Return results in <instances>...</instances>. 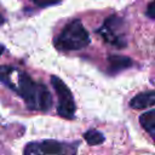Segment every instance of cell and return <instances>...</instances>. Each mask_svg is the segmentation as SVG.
Listing matches in <instances>:
<instances>
[{
	"label": "cell",
	"instance_id": "1",
	"mask_svg": "<svg viewBox=\"0 0 155 155\" xmlns=\"http://www.w3.org/2000/svg\"><path fill=\"white\" fill-rule=\"evenodd\" d=\"M0 82L15 91L29 110L47 111L52 107V96L47 87L34 81L24 71L10 65H0Z\"/></svg>",
	"mask_w": 155,
	"mask_h": 155
},
{
	"label": "cell",
	"instance_id": "2",
	"mask_svg": "<svg viewBox=\"0 0 155 155\" xmlns=\"http://www.w3.org/2000/svg\"><path fill=\"white\" fill-rule=\"evenodd\" d=\"M90 34L79 19H74L65 24L54 39V47L59 51H78L90 44Z\"/></svg>",
	"mask_w": 155,
	"mask_h": 155
},
{
	"label": "cell",
	"instance_id": "7",
	"mask_svg": "<svg viewBox=\"0 0 155 155\" xmlns=\"http://www.w3.org/2000/svg\"><path fill=\"white\" fill-rule=\"evenodd\" d=\"M139 122L142 127L150 134V137L154 139L155 137V110L150 109L149 111H145L139 116Z\"/></svg>",
	"mask_w": 155,
	"mask_h": 155
},
{
	"label": "cell",
	"instance_id": "3",
	"mask_svg": "<svg viewBox=\"0 0 155 155\" xmlns=\"http://www.w3.org/2000/svg\"><path fill=\"white\" fill-rule=\"evenodd\" d=\"M102 40L116 48H124L127 45L126 38V22L117 15L109 16L103 24L96 30Z\"/></svg>",
	"mask_w": 155,
	"mask_h": 155
},
{
	"label": "cell",
	"instance_id": "10",
	"mask_svg": "<svg viewBox=\"0 0 155 155\" xmlns=\"http://www.w3.org/2000/svg\"><path fill=\"white\" fill-rule=\"evenodd\" d=\"M35 5L40 6V7H46V6H52L58 4L61 0H33Z\"/></svg>",
	"mask_w": 155,
	"mask_h": 155
},
{
	"label": "cell",
	"instance_id": "5",
	"mask_svg": "<svg viewBox=\"0 0 155 155\" xmlns=\"http://www.w3.org/2000/svg\"><path fill=\"white\" fill-rule=\"evenodd\" d=\"M133 65V62L130 57L121 54H111L108 57V73L117 74L125 69H128Z\"/></svg>",
	"mask_w": 155,
	"mask_h": 155
},
{
	"label": "cell",
	"instance_id": "9",
	"mask_svg": "<svg viewBox=\"0 0 155 155\" xmlns=\"http://www.w3.org/2000/svg\"><path fill=\"white\" fill-rule=\"evenodd\" d=\"M23 155H45V154H42V153L36 148L35 142H33V143L27 144V147L24 148Z\"/></svg>",
	"mask_w": 155,
	"mask_h": 155
},
{
	"label": "cell",
	"instance_id": "8",
	"mask_svg": "<svg viewBox=\"0 0 155 155\" xmlns=\"http://www.w3.org/2000/svg\"><path fill=\"white\" fill-rule=\"evenodd\" d=\"M84 139L87 142L88 145H98L104 142V136L102 132L97 130H88L87 132L84 133Z\"/></svg>",
	"mask_w": 155,
	"mask_h": 155
},
{
	"label": "cell",
	"instance_id": "12",
	"mask_svg": "<svg viewBox=\"0 0 155 155\" xmlns=\"http://www.w3.org/2000/svg\"><path fill=\"white\" fill-rule=\"evenodd\" d=\"M4 51H5V47H4V45H1V44H0V56L2 54V52H4Z\"/></svg>",
	"mask_w": 155,
	"mask_h": 155
},
{
	"label": "cell",
	"instance_id": "13",
	"mask_svg": "<svg viewBox=\"0 0 155 155\" xmlns=\"http://www.w3.org/2000/svg\"><path fill=\"white\" fill-rule=\"evenodd\" d=\"M4 22H5V18H4V17H2L1 15H0V25H1V24H2Z\"/></svg>",
	"mask_w": 155,
	"mask_h": 155
},
{
	"label": "cell",
	"instance_id": "11",
	"mask_svg": "<svg viewBox=\"0 0 155 155\" xmlns=\"http://www.w3.org/2000/svg\"><path fill=\"white\" fill-rule=\"evenodd\" d=\"M154 7H155V2H154V1H151V2L148 5L147 12H145V15H147L149 18H151V19H154V18H155V11H154Z\"/></svg>",
	"mask_w": 155,
	"mask_h": 155
},
{
	"label": "cell",
	"instance_id": "6",
	"mask_svg": "<svg viewBox=\"0 0 155 155\" xmlns=\"http://www.w3.org/2000/svg\"><path fill=\"white\" fill-rule=\"evenodd\" d=\"M155 103V92L154 91H147V92H142L138 93L137 96H134L131 102L130 105L133 109H145L148 107H153Z\"/></svg>",
	"mask_w": 155,
	"mask_h": 155
},
{
	"label": "cell",
	"instance_id": "4",
	"mask_svg": "<svg viewBox=\"0 0 155 155\" xmlns=\"http://www.w3.org/2000/svg\"><path fill=\"white\" fill-rule=\"evenodd\" d=\"M51 84L56 91L57 98H58V105H57V114L61 117L64 119H74L76 105L73 98V94L69 90V87L63 82L62 79L58 76L52 75L51 76Z\"/></svg>",
	"mask_w": 155,
	"mask_h": 155
}]
</instances>
